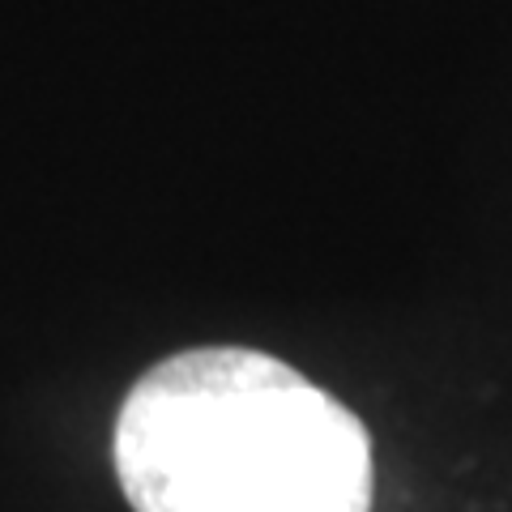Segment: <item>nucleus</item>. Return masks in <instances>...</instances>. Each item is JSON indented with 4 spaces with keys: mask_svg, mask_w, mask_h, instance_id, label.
<instances>
[{
    "mask_svg": "<svg viewBox=\"0 0 512 512\" xmlns=\"http://www.w3.org/2000/svg\"><path fill=\"white\" fill-rule=\"evenodd\" d=\"M111 466L133 512H367L372 444L338 397L252 346H188L128 389Z\"/></svg>",
    "mask_w": 512,
    "mask_h": 512,
    "instance_id": "1",
    "label": "nucleus"
}]
</instances>
